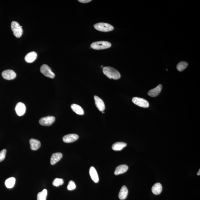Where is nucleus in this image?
Listing matches in <instances>:
<instances>
[{
    "label": "nucleus",
    "mask_w": 200,
    "mask_h": 200,
    "mask_svg": "<svg viewBox=\"0 0 200 200\" xmlns=\"http://www.w3.org/2000/svg\"><path fill=\"white\" fill-rule=\"evenodd\" d=\"M103 72L104 74L108 78L117 80L120 78L121 75L118 70L113 67H103Z\"/></svg>",
    "instance_id": "nucleus-1"
},
{
    "label": "nucleus",
    "mask_w": 200,
    "mask_h": 200,
    "mask_svg": "<svg viewBox=\"0 0 200 200\" xmlns=\"http://www.w3.org/2000/svg\"><path fill=\"white\" fill-rule=\"evenodd\" d=\"M111 44L110 42L105 41H100L94 42L91 45V48L95 50H101L108 48L111 47Z\"/></svg>",
    "instance_id": "nucleus-2"
},
{
    "label": "nucleus",
    "mask_w": 200,
    "mask_h": 200,
    "mask_svg": "<svg viewBox=\"0 0 200 200\" xmlns=\"http://www.w3.org/2000/svg\"><path fill=\"white\" fill-rule=\"evenodd\" d=\"M11 29L13 34L16 38H20L23 34L22 26H21L18 22L13 21L11 23Z\"/></svg>",
    "instance_id": "nucleus-3"
},
{
    "label": "nucleus",
    "mask_w": 200,
    "mask_h": 200,
    "mask_svg": "<svg viewBox=\"0 0 200 200\" xmlns=\"http://www.w3.org/2000/svg\"><path fill=\"white\" fill-rule=\"evenodd\" d=\"M96 30L100 31L107 32L113 30V27L109 24L106 23H99L94 25Z\"/></svg>",
    "instance_id": "nucleus-4"
},
{
    "label": "nucleus",
    "mask_w": 200,
    "mask_h": 200,
    "mask_svg": "<svg viewBox=\"0 0 200 200\" xmlns=\"http://www.w3.org/2000/svg\"><path fill=\"white\" fill-rule=\"evenodd\" d=\"M40 71L42 74L46 77L53 79L55 77L54 73L52 71L51 68L47 65H42L40 68Z\"/></svg>",
    "instance_id": "nucleus-5"
},
{
    "label": "nucleus",
    "mask_w": 200,
    "mask_h": 200,
    "mask_svg": "<svg viewBox=\"0 0 200 200\" xmlns=\"http://www.w3.org/2000/svg\"><path fill=\"white\" fill-rule=\"evenodd\" d=\"M55 120V118L54 116H48L41 118L39 122L42 126H50L54 123Z\"/></svg>",
    "instance_id": "nucleus-6"
},
{
    "label": "nucleus",
    "mask_w": 200,
    "mask_h": 200,
    "mask_svg": "<svg viewBox=\"0 0 200 200\" xmlns=\"http://www.w3.org/2000/svg\"><path fill=\"white\" fill-rule=\"evenodd\" d=\"M132 102L135 105L142 108H147L149 106L148 102L144 99L134 97L132 99Z\"/></svg>",
    "instance_id": "nucleus-7"
},
{
    "label": "nucleus",
    "mask_w": 200,
    "mask_h": 200,
    "mask_svg": "<svg viewBox=\"0 0 200 200\" xmlns=\"http://www.w3.org/2000/svg\"><path fill=\"white\" fill-rule=\"evenodd\" d=\"M3 77L5 79L11 80L14 79L16 77V73L12 70H6L2 72Z\"/></svg>",
    "instance_id": "nucleus-8"
},
{
    "label": "nucleus",
    "mask_w": 200,
    "mask_h": 200,
    "mask_svg": "<svg viewBox=\"0 0 200 200\" xmlns=\"http://www.w3.org/2000/svg\"><path fill=\"white\" fill-rule=\"evenodd\" d=\"M15 109L18 116H22L26 112V107L23 103L19 102L17 104Z\"/></svg>",
    "instance_id": "nucleus-9"
},
{
    "label": "nucleus",
    "mask_w": 200,
    "mask_h": 200,
    "mask_svg": "<svg viewBox=\"0 0 200 200\" xmlns=\"http://www.w3.org/2000/svg\"><path fill=\"white\" fill-rule=\"evenodd\" d=\"M79 137L78 135L76 134H70L63 136V140L65 143H72L77 140Z\"/></svg>",
    "instance_id": "nucleus-10"
},
{
    "label": "nucleus",
    "mask_w": 200,
    "mask_h": 200,
    "mask_svg": "<svg viewBox=\"0 0 200 200\" xmlns=\"http://www.w3.org/2000/svg\"><path fill=\"white\" fill-rule=\"evenodd\" d=\"M96 106L100 111L103 112L105 109V105L104 102L101 98L97 96H94Z\"/></svg>",
    "instance_id": "nucleus-11"
},
{
    "label": "nucleus",
    "mask_w": 200,
    "mask_h": 200,
    "mask_svg": "<svg viewBox=\"0 0 200 200\" xmlns=\"http://www.w3.org/2000/svg\"><path fill=\"white\" fill-rule=\"evenodd\" d=\"M162 88V84H159L156 88L150 90L148 92V95L151 97H156L161 92Z\"/></svg>",
    "instance_id": "nucleus-12"
},
{
    "label": "nucleus",
    "mask_w": 200,
    "mask_h": 200,
    "mask_svg": "<svg viewBox=\"0 0 200 200\" xmlns=\"http://www.w3.org/2000/svg\"><path fill=\"white\" fill-rule=\"evenodd\" d=\"M89 174L91 179L96 183H98L99 181V178L97 173L96 170L93 167H90Z\"/></svg>",
    "instance_id": "nucleus-13"
},
{
    "label": "nucleus",
    "mask_w": 200,
    "mask_h": 200,
    "mask_svg": "<svg viewBox=\"0 0 200 200\" xmlns=\"http://www.w3.org/2000/svg\"><path fill=\"white\" fill-rule=\"evenodd\" d=\"M37 57V53L35 52H30L26 55L25 57V60L27 62L32 63L34 61Z\"/></svg>",
    "instance_id": "nucleus-14"
},
{
    "label": "nucleus",
    "mask_w": 200,
    "mask_h": 200,
    "mask_svg": "<svg viewBox=\"0 0 200 200\" xmlns=\"http://www.w3.org/2000/svg\"><path fill=\"white\" fill-rule=\"evenodd\" d=\"M128 170V167L126 165H120L116 167L115 172H114V174L115 175H117L123 174V173L126 172Z\"/></svg>",
    "instance_id": "nucleus-15"
},
{
    "label": "nucleus",
    "mask_w": 200,
    "mask_h": 200,
    "mask_svg": "<svg viewBox=\"0 0 200 200\" xmlns=\"http://www.w3.org/2000/svg\"><path fill=\"white\" fill-rule=\"evenodd\" d=\"M63 155L60 152L53 153L50 159V164L54 165L56 163L60 161Z\"/></svg>",
    "instance_id": "nucleus-16"
},
{
    "label": "nucleus",
    "mask_w": 200,
    "mask_h": 200,
    "mask_svg": "<svg viewBox=\"0 0 200 200\" xmlns=\"http://www.w3.org/2000/svg\"><path fill=\"white\" fill-rule=\"evenodd\" d=\"M30 148L33 150L38 149L41 146V143L39 140L35 139H31L29 140Z\"/></svg>",
    "instance_id": "nucleus-17"
},
{
    "label": "nucleus",
    "mask_w": 200,
    "mask_h": 200,
    "mask_svg": "<svg viewBox=\"0 0 200 200\" xmlns=\"http://www.w3.org/2000/svg\"><path fill=\"white\" fill-rule=\"evenodd\" d=\"M162 191V187L160 183H156L153 185L152 188V191L155 195H160Z\"/></svg>",
    "instance_id": "nucleus-18"
},
{
    "label": "nucleus",
    "mask_w": 200,
    "mask_h": 200,
    "mask_svg": "<svg viewBox=\"0 0 200 200\" xmlns=\"http://www.w3.org/2000/svg\"><path fill=\"white\" fill-rule=\"evenodd\" d=\"M128 190L126 186H123L121 188L119 194V197L121 200H125L128 196Z\"/></svg>",
    "instance_id": "nucleus-19"
},
{
    "label": "nucleus",
    "mask_w": 200,
    "mask_h": 200,
    "mask_svg": "<svg viewBox=\"0 0 200 200\" xmlns=\"http://www.w3.org/2000/svg\"><path fill=\"white\" fill-rule=\"evenodd\" d=\"M127 146L126 143L123 142H117L114 143L112 146L113 150L115 151H120L126 147Z\"/></svg>",
    "instance_id": "nucleus-20"
},
{
    "label": "nucleus",
    "mask_w": 200,
    "mask_h": 200,
    "mask_svg": "<svg viewBox=\"0 0 200 200\" xmlns=\"http://www.w3.org/2000/svg\"><path fill=\"white\" fill-rule=\"evenodd\" d=\"M71 109L75 113L79 115H83L84 111L80 106L76 104H73L71 106Z\"/></svg>",
    "instance_id": "nucleus-21"
},
{
    "label": "nucleus",
    "mask_w": 200,
    "mask_h": 200,
    "mask_svg": "<svg viewBox=\"0 0 200 200\" xmlns=\"http://www.w3.org/2000/svg\"><path fill=\"white\" fill-rule=\"evenodd\" d=\"M16 179L13 177H11L6 180L5 185L7 188H12L15 185Z\"/></svg>",
    "instance_id": "nucleus-22"
},
{
    "label": "nucleus",
    "mask_w": 200,
    "mask_h": 200,
    "mask_svg": "<svg viewBox=\"0 0 200 200\" xmlns=\"http://www.w3.org/2000/svg\"><path fill=\"white\" fill-rule=\"evenodd\" d=\"M47 195V190L44 189L39 192L37 195V200H46Z\"/></svg>",
    "instance_id": "nucleus-23"
},
{
    "label": "nucleus",
    "mask_w": 200,
    "mask_h": 200,
    "mask_svg": "<svg viewBox=\"0 0 200 200\" xmlns=\"http://www.w3.org/2000/svg\"><path fill=\"white\" fill-rule=\"evenodd\" d=\"M188 66V63L187 62L184 61L180 62L177 65V70L180 72L182 71L186 68Z\"/></svg>",
    "instance_id": "nucleus-24"
},
{
    "label": "nucleus",
    "mask_w": 200,
    "mask_h": 200,
    "mask_svg": "<svg viewBox=\"0 0 200 200\" xmlns=\"http://www.w3.org/2000/svg\"><path fill=\"white\" fill-rule=\"evenodd\" d=\"M64 183V181L62 179L56 178L52 182V184L54 186L58 187L62 185Z\"/></svg>",
    "instance_id": "nucleus-25"
},
{
    "label": "nucleus",
    "mask_w": 200,
    "mask_h": 200,
    "mask_svg": "<svg viewBox=\"0 0 200 200\" xmlns=\"http://www.w3.org/2000/svg\"><path fill=\"white\" fill-rule=\"evenodd\" d=\"M76 188V185L74 181H70L69 182L68 185L67 187V189L69 191H72L75 189Z\"/></svg>",
    "instance_id": "nucleus-26"
},
{
    "label": "nucleus",
    "mask_w": 200,
    "mask_h": 200,
    "mask_svg": "<svg viewBox=\"0 0 200 200\" xmlns=\"http://www.w3.org/2000/svg\"><path fill=\"white\" fill-rule=\"evenodd\" d=\"M6 153V150L5 149L0 152V162L2 161L5 159Z\"/></svg>",
    "instance_id": "nucleus-27"
},
{
    "label": "nucleus",
    "mask_w": 200,
    "mask_h": 200,
    "mask_svg": "<svg viewBox=\"0 0 200 200\" xmlns=\"http://www.w3.org/2000/svg\"><path fill=\"white\" fill-rule=\"evenodd\" d=\"M91 0H79V2L82 3H87L91 2Z\"/></svg>",
    "instance_id": "nucleus-28"
},
{
    "label": "nucleus",
    "mask_w": 200,
    "mask_h": 200,
    "mask_svg": "<svg viewBox=\"0 0 200 200\" xmlns=\"http://www.w3.org/2000/svg\"><path fill=\"white\" fill-rule=\"evenodd\" d=\"M197 175L198 176H199L200 175V169H199V170L198 172L197 173Z\"/></svg>",
    "instance_id": "nucleus-29"
},
{
    "label": "nucleus",
    "mask_w": 200,
    "mask_h": 200,
    "mask_svg": "<svg viewBox=\"0 0 200 200\" xmlns=\"http://www.w3.org/2000/svg\"><path fill=\"white\" fill-rule=\"evenodd\" d=\"M102 113H105V112H104L103 111V112H102Z\"/></svg>",
    "instance_id": "nucleus-30"
},
{
    "label": "nucleus",
    "mask_w": 200,
    "mask_h": 200,
    "mask_svg": "<svg viewBox=\"0 0 200 200\" xmlns=\"http://www.w3.org/2000/svg\"><path fill=\"white\" fill-rule=\"evenodd\" d=\"M104 67L103 66H101V67Z\"/></svg>",
    "instance_id": "nucleus-31"
}]
</instances>
